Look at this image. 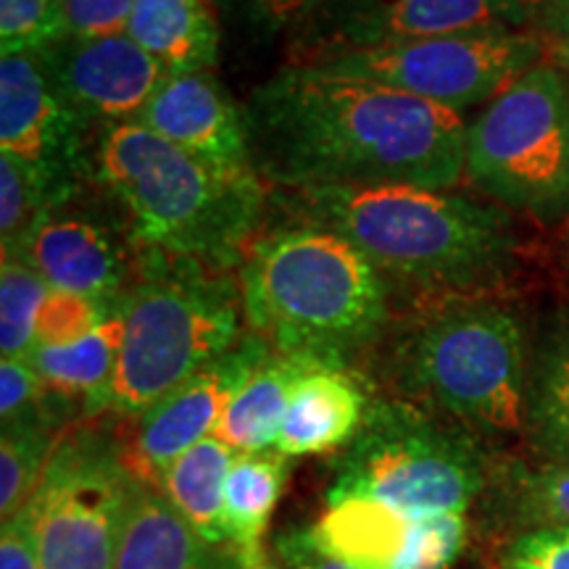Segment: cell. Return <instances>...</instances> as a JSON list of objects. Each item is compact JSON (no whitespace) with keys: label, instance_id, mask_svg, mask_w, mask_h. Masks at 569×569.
Masks as SVG:
<instances>
[{"label":"cell","instance_id":"cell-1","mask_svg":"<svg viewBox=\"0 0 569 569\" xmlns=\"http://www.w3.org/2000/svg\"><path fill=\"white\" fill-rule=\"evenodd\" d=\"M256 174L277 193L465 180L467 119L407 92L284 63L243 106Z\"/></svg>","mask_w":569,"mask_h":569},{"label":"cell","instance_id":"cell-19","mask_svg":"<svg viewBox=\"0 0 569 569\" xmlns=\"http://www.w3.org/2000/svg\"><path fill=\"white\" fill-rule=\"evenodd\" d=\"M113 569H243L230 546L206 540L159 488L132 498Z\"/></svg>","mask_w":569,"mask_h":569},{"label":"cell","instance_id":"cell-38","mask_svg":"<svg viewBox=\"0 0 569 569\" xmlns=\"http://www.w3.org/2000/svg\"><path fill=\"white\" fill-rule=\"evenodd\" d=\"M277 551H280V557L288 569H351L319 551L317 546L311 543L309 532H293V536L282 538L280 543H277Z\"/></svg>","mask_w":569,"mask_h":569},{"label":"cell","instance_id":"cell-22","mask_svg":"<svg viewBox=\"0 0 569 569\" xmlns=\"http://www.w3.org/2000/svg\"><path fill=\"white\" fill-rule=\"evenodd\" d=\"M525 438L543 461L569 465V311L532 340Z\"/></svg>","mask_w":569,"mask_h":569},{"label":"cell","instance_id":"cell-21","mask_svg":"<svg viewBox=\"0 0 569 569\" xmlns=\"http://www.w3.org/2000/svg\"><path fill=\"white\" fill-rule=\"evenodd\" d=\"M127 34L169 74L211 71L219 63L222 32L206 0H134Z\"/></svg>","mask_w":569,"mask_h":569},{"label":"cell","instance_id":"cell-36","mask_svg":"<svg viewBox=\"0 0 569 569\" xmlns=\"http://www.w3.org/2000/svg\"><path fill=\"white\" fill-rule=\"evenodd\" d=\"M0 569H42L24 511L3 522V530H0Z\"/></svg>","mask_w":569,"mask_h":569},{"label":"cell","instance_id":"cell-14","mask_svg":"<svg viewBox=\"0 0 569 569\" xmlns=\"http://www.w3.org/2000/svg\"><path fill=\"white\" fill-rule=\"evenodd\" d=\"M269 353L272 348L248 332L224 356L134 417L132 436L124 443V459L134 478L159 488L163 472L184 451L217 432L232 398Z\"/></svg>","mask_w":569,"mask_h":569},{"label":"cell","instance_id":"cell-7","mask_svg":"<svg viewBox=\"0 0 569 569\" xmlns=\"http://www.w3.org/2000/svg\"><path fill=\"white\" fill-rule=\"evenodd\" d=\"M493 469L480 436L407 398H375L332 465L327 501L369 498L409 517L465 515Z\"/></svg>","mask_w":569,"mask_h":569},{"label":"cell","instance_id":"cell-9","mask_svg":"<svg viewBox=\"0 0 569 569\" xmlns=\"http://www.w3.org/2000/svg\"><path fill=\"white\" fill-rule=\"evenodd\" d=\"M142 482L124 443L101 432H63L24 515L42 569H113L132 498Z\"/></svg>","mask_w":569,"mask_h":569},{"label":"cell","instance_id":"cell-29","mask_svg":"<svg viewBox=\"0 0 569 569\" xmlns=\"http://www.w3.org/2000/svg\"><path fill=\"white\" fill-rule=\"evenodd\" d=\"M51 209L53 201L40 177L17 156L0 153V240H3V251H19Z\"/></svg>","mask_w":569,"mask_h":569},{"label":"cell","instance_id":"cell-39","mask_svg":"<svg viewBox=\"0 0 569 569\" xmlns=\"http://www.w3.org/2000/svg\"><path fill=\"white\" fill-rule=\"evenodd\" d=\"M551 56H557V63L561 67V71H565V74L569 77V38L553 40Z\"/></svg>","mask_w":569,"mask_h":569},{"label":"cell","instance_id":"cell-17","mask_svg":"<svg viewBox=\"0 0 569 569\" xmlns=\"http://www.w3.org/2000/svg\"><path fill=\"white\" fill-rule=\"evenodd\" d=\"M13 253L24 256L56 290L96 298L130 293L124 288L130 282L132 261L117 230L92 213L67 211V203L48 211Z\"/></svg>","mask_w":569,"mask_h":569},{"label":"cell","instance_id":"cell-30","mask_svg":"<svg viewBox=\"0 0 569 569\" xmlns=\"http://www.w3.org/2000/svg\"><path fill=\"white\" fill-rule=\"evenodd\" d=\"M124 298H96L69 290H48L46 301L34 325V348L38 346H67L90 336L103 325L113 311L122 309Z\"/></svg>","mask_w":569,"mask_h":569},{"label":"cell","instance_id":"cell-32","mask_svg":"<svg viewBox=\"0 0 569 569\" xmlns=\"http://www.w3.org/2000/svg\"><path fill=\"white\" fill-rule=\"evenodd\" d=\"M134 0H61L63 38L98 40L127 34Z\"/></svg>","mask_w":569,"mask_h":569},{"label":"cell","instance_id":"cell-15","mask_svg":"<svg viewBox=\"0 0 569 569\" xmlns=\"http://www.w3.org/2000/svg\"><path fill=\"white\" fill-rule=\"evenodd\" d=\"M48 80L88 130L140 122L169 71L130 34L98 40L61 38L38 51Z\"/></svg>","mask_w":569,"mask_h":569},{"label":"cell","instance_id":"cell-20","mask_svg":"<svg viewBox=\"0 0 569 569\" xmlns=\"http://www.w3.org/2000/svg\"><path fill=\"white\" fill-rule=\"evenodd\" d=\"M284 486L288 457L280 451L238 453L224 486L222 528L243 569H280L269 559L264 536Z\"/></svg>","mask_w":569,"mask_h":569},{"label":"cell","instance_id":"cell-23","mask_svg":"<svg viewBox=\"0 0 569 569\" xmlns=\"http://www.w3.org/2000/svg\"><path fill=\"white\" fill-rule=\"evenodd\" d=\"M311 365L315 361L303 356L269 353L232 398L213 436L234 453H259L274 446L293 386Z\"/></svg>","mask_w":569,"mask_h":569},{"label":"cell","instance_id":"cell-33","mask_svg":"<svg viewBox=\"0 0 569 569\" xmlns=\"http://www.w3.org/2000/svg\"><path fill=\"white\" fill-rule=\"evenodd\" d=\"M232 21H238L256 40L269 42L274 38H290L315 0H219Z\"/></svg>","mask_w":569,"mask_h":569},{"label":"cell","instance_id":"cell-16","mask_svg":"<svg viewBox=\"0 0 569 569\" xmlns=\"http://www.w3.org/2000/svg\"><path fill=\"white\" fill-rule=\"evenodd\" d=\"M140 124L227 177H259L243 109L213 71L169 74L142 111ZM261 180V177H259Z\"/></svg>","mask_w":569,"mask_h":569},{"label":"cell","instance_id":"cell-8","mask_svg":"<svg viewBox=\"0 0 569 569\" xmlns=\"http://www.w3.org/2000/svg\"><path fill=\"white\" fill-rule=\"evenodd\" d=\"M465 177L511 213L569 222V77L543 61L467 124Z\"/></svg>","mask_w":569,"mask_h":569},{"label":"cell","instance_id":"cell-37","mask_svg":"<svg viewBox=\"0 0 569 569\" xmlns=\"http://www.w3.org/2000/svg\"><path fill=\"white\" fill-rule=\"evenodd\" d=\"M530 32L549 40L569 38V0H517Z\"/></svg>","mask_w":569,"mask_h":569},{"label":"cell","instance_id":"cell-12","mask_svg":"<svg viewBox=\"0 0 569 569\" xmlns=\"http://www.w3.org/2000/svg\"><path fill=\"white\" fill-rule=\"evenodd\" d=\"M88 127L63 103L38 53L0 56V153L24 161L56 206L69 203L96 163Z\"/></svg>","mask_w":569,"mask_h":569},{"label":"cell","instance_id":"cell-28","mask_svg":"<svg viewBox=\"0 0 569 569\" xmlns=\"http://www.w3.org/2000/svg\"><path fill=\"white\" fill-rule=\"evenodd\" d=\"M51 284L24 256L3 251L0 267V351L3 359H30L34 325Z\"/></svg>","mask_w":569,"mask_h":569},{"label":"cell","instance_id":"cell-13","mask_svg":"<svg viewBox=\"0 0 569 569\" xmlns=\"http://www.w3.org/2000/svg\"><path fill=\"white\" fill-rule=\"evenodd\" d=\"M311 543L351 569H448L467 543L465 515L409 517L369 498L327 501Z\"/></svg>","mask_w":569,"mask_h":569},{"label":"cell","instance_id":"cell-40","mask_svg":"<svg viewBox=\"0 0 569 569\" xmlns=\"http://www.w3.org/2000/svg\"><path fill=\"white\" fill-rule=\"evenodd\" d=\"M206 3H211V6H217V3H219V0H206Z\"/></svg>","mask_w":569,"mask_h":569},{"label":"cell","instance_id":"cell-3","mask_svg":"<svg viewBox=\"0 0 569 569\" xmlns=\"http://www.w3.org/2000/svg\"><path fill=\"white\" fill-rule=\"evenodd\" d=\"M248 330L282 356L348 367L390 325V284L338 232L298 224L256 238L240 264Z\"/></svg>","mask_w":569,"mask_h":569},{"label":"cell","instance_id":"cell-34","mask_svg":"<svg viewBox=\"0 0 569 569\" xmlns=\"http://www.w3.org/2000/svg\"><path fill=\"white\" fill-rule=\"evenodd\" d=\"M48 401H51V390L46 388L30 359L0 361V425L32 415Z\"/></svg>","mask_w":569,"mask_h":569},{"label":"cell","instance_id":"cell-18","mask_svg":"<svg viewBox=\"0 0 569 569\" xmlns=\"http://www.w3.org/2000/svg\"><path fill=\"white\" fill-rule=\"evenodd\" d=\"M372 398L348 367L315 361L298 377L274 451L315 457L351 443Z\"/></svg>","mask_w":569,"mask_h":569},{"label":"cell","instance_id":"cell-25","mask_svg":"<svg viewBox=\"0 0 569 569\" xmlns=\"http://www.w3.org/2000/svg\"><path fill=\"white\" fill-rule=\"evenodd\" d=\"M238 453L217 436L184 451L172 467L163 472L159 490L174 509L188 519L206 540L217 546H227L222 528L224 486L232 461Z\"/></svg>","mask_w":569,"mask_h":569},{"label":"cell","instance_id":"cell-2","mask_svg":"<svg viewBox=\"0 0 569 569\" xmlns=\"http://www.w3.org/2000/svg\"><path fill=\"white\" fill-rule=\"evenodd\" d=\"M277 198L303 224L353 243L386 280L427 298L488 293L522 248L515 213L453 190L365 184L288 190Z\"/></svg>","mask_w":569,"mask_h":569},{"label":"cell","instance_id":"cell-24","mask_svg":"<svg viewBox=\"0 0 569 569\" xmlns=\"http://www.w3.org/2000/svg\"><path fill=\"white\" fill-rule=\"evenodd\" d=\"M67 398L51 393L46 407L0 430V517L9 522L32 501L42 472L59 446Z\"/></svg>","mask_w":569,"mask_h":569},{"label":"cell","instance_id":"cell-41","mask_svg":"<svg viewBox=\"0 0 569 569\" xmlns=\"http://www.w3.org/2000/svg\"><path fill=\"white\" fill-rule=\"evenodd\" d=\"M503 569H507V567H503Z\"/></svg>","mask_w":569,"mask_h":569},{"label":"cell","instance_id":"cell-31","mask_svg":"<svg viewBox=\"0 0 569 569\" xmlns=\"http://www.w3.org/2000/svg\"><path fill=\"white\" fill-rule=\"evenodd\" d=\"M61 38V0H0V51L3 53H38Z\"/></svg>","mask_w":569,"mask_h":569},{"label":"cell","instance_id":"cell-6","mask_svg":"<svg viewBox=\"0 0 569 569\" xmlns=\"http://www.w3.org/2000/svg\"><path fill=\"white\" fill-rule=\"evenodd\" d=\"M243 298L219 269L148 253L127 293L124 338L111 380L84 417H140L240 340Z\"/></svg>","mask_w":569,"mask_h":569},{"label":"cell","instance_id":"cell-10","mask_svg":"<svg viewBox=\"0 0 569 569\" xmlns=\"http://www.w3.org/2000/svg\"><path fill=\"white\" fill-rule=\"evenodd\" d=\"M551 51L553 40L530 30L461 32L343 53L315 67L467 113L549 61Z\"/></svg>","mask_w":569,"mask_h":569},{"label":"cell","instance_id":"cell-11","mask_svg":"<svg viewBox=\"0 0 569 569\" xmlns=\"http://www.w3.org/2000/svg\"><path fill=\"white\" fill-rule=\"evenodd\" d=\"M509 30H528L517 0H315L290 32L288 63L315 67L393 42Z\"/></svg>","mask_w":569,"mask_h":569},{"label":"cell","instance_id":"cell-4","mask_svg":"<svg viewBox=\"0 0 569 569\" xmlns=\"http://www.w3.org/2000/svg\"><path fill=\"white\" fill-rule=\"evenodd\" d=\"M92 163L148 253L213 269L243 264L267 209L259 177L213 172L140 122L98 134Z\"/></svg>","mask_w":569,"mask_h":569},{"label":"cell","instance_id":"cell-35","mask_svg":"<svg viewBox=\"0 0 569 569\" xmlns=\"http://www.w3.org/2000/svg\"><path fill=\"white\" fill-rule=\"evenodd\" d=\"M507 569H569V528H540L509 543Z\"/></svg>","mask_w":569,"mask_h":569},{"label":"cell","instance_id":"cell-5","mask_svg":"<svg viewBox=\"0 0 569 569\" xmlns=\"http://www.w3.org/2000/svg\"><path fill=\"white\" fill-rule=\"evenodd\" d=\"M530 351L511 303L490 293L438 296L398 327L390 372L407 401L475 436H525Z\"/></svg>","mask_w":569,"mask_h":569},{"label":"cell","instance_id":"cell-26","mask_svg":"<svg viewBox=\"0 0 569 569\" xmlns=\"http://www.w3.org/2000/svg\"><path fill=\"white\" fill-rule=\"evenodd\" d=\"M122 338L124 303L90 336L67 346H38L30 353V361L51 393L67 398V401H82L84 407L111 380Z\"/></svg>","mask_w":569,"mask_h":569},{"label":"cell","instance_id":"cell-27","mask_svg":"<svg viewBox=\"0 0 569 569\" xmlns=\"http://www.w3.org/2000/svg\"><path fill=\"white\" fill-rule=\"evenodd\" d=\"M498 509L515 528H569V465H515L498 478Z\"/></svg>","mask_w":569,"mask_h":569}]
</instances>
